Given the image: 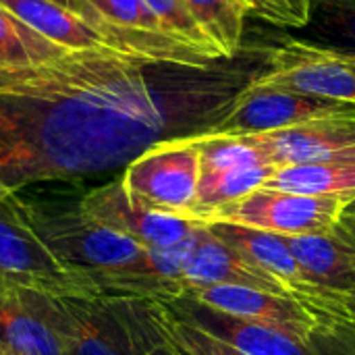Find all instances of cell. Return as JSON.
<instances>
[{"label":"cell","instance_id":"obj_1","mask_svg":"<svg viewBox=\"0 0 355 355\" xmlns=\"http://www.w3.org/2000/svg\"><path fill=\"white\" fill-rule=\"evenodd\" d=\"M193 71L110 44L0 69V189L123 171L160 141L204 135Z\"/></svg>","mask_w":355,"mask_h":355},{"label":"cell","instance_id":"obj_2","mask_svg":"<svg viewBox=\"0 0 355 355\" xmlns=\"http://www.w3.org/2000/svg\"><path fill=\"white\" fill-rule=\"evenodd\" d=\"M21 202L31 227L54 256L96 283L133 268L146 256V245L94 218L79 198L71 202L21 196Z\"/></svg>","mask_w":355,"mask_h":355},{"label":"cell","instance_id":"obj_3","mask_svg":"<svg viewBox=\"0 0 355 355\" xmlns=\"http://www.w3.org/2000/svg\"><path fill=\"white\" fill-rule=\"evenodd\" d=\"M0 281L52 297H100L98 283L67 266L31 227L19 191H0Z\"/></svg>","mask_w":355,"mask_h":355},{"label":"cell","instance_id":"obj_4","mask_svg":"<svg viewBox=\"0 0 355 355\" xmlns=\"http://www.w3.org/2000/svg\"><path fill=\"white\" fill-rule=\"evenodd\" d=\"M121 179L146 208L191 218L200 183V150L196 137L160 141L129 162Z\"/></svg>","mask_w":355,"mask_h":355},{"label":"cell","instance_id":"obj_5","mask_svg":"<svg viewBox=\"0 0 355 355\" xmlns=\"http://www.w3.org/2000/svg\"><path fill=\"white\" fill-rule=\"evenodd\" d=\"M355 104L300 94L287 87L252 81L206 131L212 135H260L291 129L310 121L354 112Z\"/></svg>","mask_w":355,"mask_h":355},{"label":"cell","instance_id":"obj_6","mask_svg":"<svg viewBox=\"0 0 355 355\" xmlns=\"http://www.w3.org/2000/svg\"><path fill=\"white\" fill-rule=\"evenodd\" d=\"M347 202L337 196H304L258 187L220 208L210 223H233L277 235H314L337 229Z\"/></svg>","mask_w":355,"mask_h":355},{"label":"cell","instance_id":"obj_7","mask_svg":"<svg viewBox=\"0 0 355 355\" xmlns=\"http://www.w3.org/2000/svg\"><path fill=\"white\" fill-rule=\"evenodd\" d=\"M31 297L69 355H137L129 329L108 295L52 297L31 293Z\"/></svg>","mask_w":355,"mask_h":355},{"label":"cell","instance_id":"obj_8","mask_svg":"<svg viewBox=\"0 0 355 355\" xmlns=\"http://www.w3.org/2000/svg\"><path fill=\"white\" fill-rule=\"evenodd\" d=\"M268 71L260 83L287 87L300 94L355 104V56L289 37L268 54Z\"/></svg>","mask_w":355,"mask_h":355},{"label":"cell","instance_id":"obj_9","mask_svg":"<svg viewBox=\"0 0 355 355\" xmlns=\"http://www.w3.org/2000/svg\"><path fill=\"white\" fill-rule=\"evenodd\" d=\"M185 295L204 302L216 310H223L227 314L270 327L304 343L312 341L316 331L324 324V320L333 312H341V310H322L283 293L231 287V285L198 287L187 291Z\"/></svg>","mask_w":355,"mask_h":355},{"label":"cell","instance_id":"obj_10","mask_svg":"<svg viewBox=\"0 0 355 355\" xmlns=\"http://www.w3.org/2000/svg\"><path fill=\"white\" fill-rule=\"evenodd\" d=\"M81 206L106 227L135 239L146 248H166L187 239L198 225L196 220L156 212L139 204L116 177L79 196Z\"/></svg>","mask_w":355,"mask_h":355},{"label":"cell","instance_id":"obj_11","mask_svg":"<svg viewBox=\"0 0 355 355\" xmlns=\"http://www.w3.org/2000/svg\"><path fill=\"white\" fill-rule=\"evenodd\" d=\"M206 227L218 241L233 248L239 256L279 279L293 297L322 310H343V295L324 291L306 279L283 235L233 223H210Z\"/></svg>","mask_w":355,"mask_h":355},{"label":"cell","instance_id":"obj_12","mask_svg":"<svg viewBox=\"0 0 355 355\" xmlns=\"http://www.w3.org/2000/svg\"><path fill=\"white\" fill-rule=\"evenodd\" d=\"M175 318L216 337L245 355H316L304 341L283 335L270 327L227 314L189 295L158 302Z\"/></svg>","mask_w":355,"mask_h":355},{"label":"cell","instance_id":"obj_13","mask_svg":"<svg viewBox=\"0 0 355 355\" xmlns=\"http://www.w3.org/2000/svg\"><path fill=\"white\" fill-rule=\"evenodd\" d=\"M183 283H185V293L198 287L231 285V287H248V289H262V291L291 295L289 289L279 279L264 272L262 268L239 256L233 248L218 241L208 231L206 225L198 227L193 252L183 268Z\"/></svg>","mask_w":355,"mask_h":355},{"label":"cell","instance_id":"obj_14","mask_svg":"<svg viewBox=\"0 0 355 355\" xmlns=\"http://www.w3.org/2000/svg\"><path fill=\"white\" fill-rule=\"evenodd\" d=\"M306 279L331 293L355 291V248L337 231L283 235Z\"/></svg>","mask_w":355,"mask_h":355},{"label":"cell","instance_id":"obj_15","mask_svg":"<svg viewBox=\"0 0 355 355\" xmlns=\"http://www.w3.org/2000/svg\"><path fill=\"white\" fill-rule=\"evenodd\" d=\"M0 352L17 355H69L29 291L0 281Z\"/></svg>","mask_w":355,"mask_h":355},{"label":"cell","instance_id":"obj_16","mask_svg":"<svg viewBox=\"0 0 355 355\" xmlns=\"http://www.w3.org/2000/svg\"><path fill=\"white\" fill-rule=\"evenodd\" d=\"M0 6L56 46L75 50L106 44L77 12L54 0H0Z\"/></svg>","mask_w":355,"mask_h":355},{"label":"cell","instance_id":"obj_17","mask_svg":"<svg viewBox=\"0 0 355 355\" xmlns=\"http://www.w3.org/2000/svg\"><path fill=\"white\" fill-rule=\"evenodd\" d=\"M275 171L277 166L272 164H254L216 173H200L191 218L206 225L220 208L245 198L258 187H264Z\"/></svg>","mask_w":355,"mask_h":355},{"label":"cell","instance_id":"obj_18","mask_svg":"<svg viewBox=\"0 0 355 355\" xmlns=\"http://www.w3.org/2000/svg\"><path fill=\"white\" fill-rule=\"evenodd\" d=\"M264 187L304 196H337L347 204L355 200V162H314L281 166Z\"/></svg>","mask_w":355,"mask_h":355},{"label":"cell","instance_id":"obj_19","mask_svg":"<svg viewBox=\"0 0 355 355\" xmlns=\"http://www.w3.org/2000/svg\"><path fill=\"white\" fill-rule=\"evenodd\" d=\"M110 302L127 324L137 355H189L166 333L158 302L139 297H110Z\"/></svg>","mask_w":355,"mask_h":355},{"label":"cell","instance_id":"obj_20","mask_svg":"<svg viewBox=\"0 0 355 355\" xmlns=\"http://www.w3.org/2000/svg\"><path fill=\"white\" fill-rule=\"evenodd\" d=\"M302 31L306 44L355 56V0H314Z\"/></svg>","mask_w":355,"mask_h":355},{"label":"cell","instance_id":"obj_21","mask_svg":"<svg viewBox=\"0 0 355 355\" xmlns=\"http://www.w3.org/2000/svg\"><path fill=\"white\" fill-rule=\"evenodd\" d=\"M206 37L225 58L237 54L243 37V21L252 12L245 0H185Z\"/></svg>","mask_w":355,"mask_h":355},{"label":"cell","instance_id":"obj_22","mask_svg":"<svg viewBox=\"0 0 355 355\" xmlns=\"http://www.w3.org/2000/svg\"><path fill=\"white\" fill-rule=\"evenodd\" d=\"M67 50L69 48L46 40L0 6V69L56 58Z\"/></svg>","mask_w":355,"mask_h":355},{"label":"cell","instance_id":"obj_23","mask_svg":"<svg viewBox=\"0 0 355 355\" xmlns=\"http://www.w3.org/2000/svg\"><path fill=\"white\" fill-rule=\"evenodd\" d=\"M200 150V173H216L239 166L268 164L262 152L248 137L233 135H196Z\"/></svg>","mask_w":355,"mask_h":355},{"label":"cell","instance_id":"obj_24","mask_svg":"<svg viewBox=\"0 0 355 355\" xmlns=\"http://www.w3.org/2000/svg\"><path fill=\"white\" fill-rule=\"evenodd\" d=\"M148 4V8L158 17L160 25L175 37L208 52L210 56L225 58L220 54V50L206 37V33L202 31V27L198 25V21L193 19L189 6L185 0H144Z\"/></svg>","mask_w":355,"mask_h":355},{"label":"cell","instance_id":"obj_25","mask_svg":"<svg viewBox=\"0 0 355 355\" xmlns=\"http://www.w3.org/2000/svg\"><path fill=\"white\" fill-rule=\"evenodd\" d=\"M102 21L127 29L168 33L144 0H83Z\"/></svg>","mask_w":355,"mask_h":355},{"label":"cell","instance_id":"obj_26","mask_svg":"<svg viewBox=\"0 0 355 355\" xmlns=\"http://www.w3.org/2000/svg\"><path fill=\"white\" fill-rule=\"evenodd\" d=\"M160 314H162V324H164L166 333L189 355H245L241 354V352H237L235 347L218 341L216 337L196 329L193 324L175 318L162 306H160Z\"/></svg>","mask_w":355,"mask_h":355},{"label":"cell","instance_id":"obj_27","mask_svg":"<svg viewBox=\"0 0 355 355\" xmlns=\"http://www.w3.org/2000/svg\"><path fill=\"white\" fill-rule=\"evenodd\" d=\"M250 4V10L281 27L291 29H304L312 17L314 0H245Z\"/></svg>","mask_w":355,"mask_h":355},{"label":"cell","instance_id":"obj_28","mask_svg":"<svg viewBox=\"0 0 355 355\" xmlns=\"http://www.w3.org/2000/svg\"><path fill=\"white\" fill-rule=\"evenodd\" d=\"M339 235H343L352 245L355 248V216H349V214H341V220L335 229Z\"/></svg>","mask_w":355,"mask_h":355},{"label":"cell","instance_id":"obj_29","mask_svg":"<svg viewBox=\"0 0 355 355\" xmlns=\"http://www.w3.org/2000/svg\"><path fill=\"white\" fill-rule=\"evenodd\" d=\"M343 310H345V314L355 322V291L343 295Z\"/></svg>","mask_w":355,"mask_h":355},{"label":"cell","instance_id":"obj_30","mask_svg":"<svg viewBox=\"0 0 355 355\" xmlns=\"http://www.w3.org/2000/svg\"><path fill=\"white\" fill-rule=\"evenodd\" d=\"M343 214H349V216H355V200H352V202H349V204L345 206Z\"/></svg>","mask_w":355,"mask_h":355},{"label":"cell","instance_id":"obj_31","mask_svg":"<svg viewBox=\"0 0 355 355\" xmlns=\"http://www.w3.org/2000/svg\"><path fill=\"white\" fill-rule=\"evenodd\" d=\"M54 2H58V4H62V6H67V8H71V2H73V0H54Z\"/></svg>","mask_w":355,"mask_h":355},{"label":"cell","instance_id":"obj_32","mask_svg":"<svg viewBox=\"0 0 355 355\" xmlns=\"http://www.w3.org/2000/svg\"><path fill=\"white\" fill-rule=\"evenodd\" d=\"M4 355H17V354H4Z\"/></svg>","mask_w":355,"mask_h":355},{"label":"cell","instance_id":"obj_33","mask_svg":"<svg viewBox=\"0 0 355 355\" xmlns=\"http://www.w3.org/2000/svg\"><path fill=\"white\" fill-rule=\"evenodd\" d=\"M0 355H4V354H2V352H0Z\"/></svg>","mask_w":355,"mask_h":355},{"label":"cell","instance_id":"obj_34","mask_svg":"<svg viewBox=\"0 0 355 355\" xmlns=\"http://www.w3.org/2000/svg\"><path fill=\"white\" fill-rule=\"evenodd\" d=\"M0 191H2V189H0Z\"/></svg>","mask_w":355,"mask_h":355}]
</instances>
